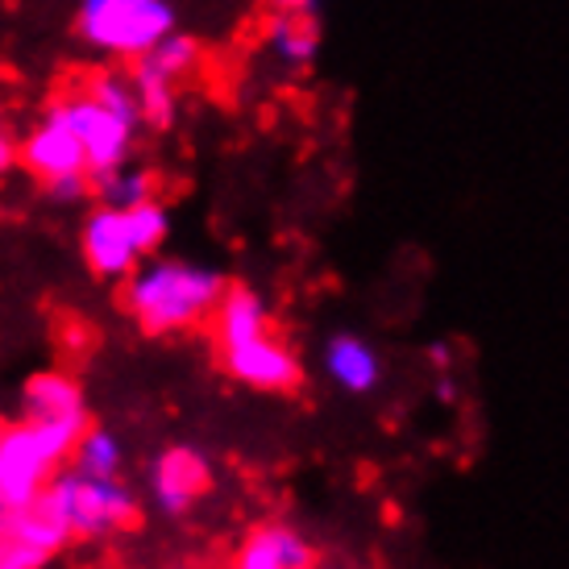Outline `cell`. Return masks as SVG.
Wrapping results in <instances>:
<instances>
[{"label": "cell", "mask_w": 569, "mask_h": 569, "mask_svg": "<svg viewBox=\"0 0 569 569\" xmlns=\"http://www.w3.org/2000/svg\"><path fill=\"white\" fill-rule=\"evenodd\" d=\"M126 308L138 317L146 332H183L212 317L217 300L224 296L221 270L188 258H159L138 262L126 274Z\"/></svg>", "instance_id": "cell-1"}, {"label": "cell", "mask_w": 569, "mask_h": 569, "mask_svg": "<svg viewBox=\"0 0 569 569\" xmlns=\"http://www.w3.org/2000/svg\"><path fill=\"white\" fill-rule=\"evenodd\" d=\"M88 425H38L17 420L0 428V516L30 507L47 490L54 466L71 458Z\"/></svg>", "instance_id": "cell-2"}, {"label": "cell", "mask_w": 569, "mask_h": 569, "mask_svg": "<svg viewBox=\"0 0 569 569\" xmlns=\"http://www.w3.org/2000/svg\"><path fill=\"white\" fill-rule=\"evenodd\" d=\"M76 26L88 47L117 59H142L146 50L159 47L174 30V4L171 0H80Z\"/></svg>", "instance_id": "cell-3"}, {"label": "cell", "mask_w": 569, "mask_h": 569, "mask_svg": "<svg viewBox=\"0 0 569 569\" xmlns=\"http://www.w3.org/2000/svg\"><path fill=\"white\" fill-rule=\"evenodd\" d=\"M42 495L59 511V520L67 523L71 537H104V532L133 523V516H138L133 490L121 487L117 478L83 475V470L50 478Z\"/></svg>", "instance_id": "cell-4"}, {"label": "cell", "mask_w": 569, "mask_h": 569, "mask_svg": "<svg viewBox=\"0 0 569 569\" xmlns=\"http://www.w3.org/2000/svg\"><path fill=\"white\" fill-rule=\"evenodd\" d=\"M67 523L59 511L38 495L30 507L0 516V569H42L67 545Z\"/></svg>", "instance_id": "cell-5"}, {"label": "cell", "mask_w": 569, "mask_h": 569, "mask_svg": "<svg viewBox=\"0 0 569 569\" xmlns=\"http://www.w3.org/2000/svg\"><path fill=\"white\" fill-rule=\"evenodd\" d=\"M59 104H63V112H67V126L76 129V138H80V146H83L88 174L109 171V167L129 159V150L138 142V129L129 126V121H121L117 112H109L88 92L67 96Z\"/></svg>", "instance_id": "cell-6"}, {"label": "cell", "mask_w": 569, "mask_h": 569, "mask_svg": "<svg viewBox=\"0 0 569 569\" xmlns=\"http://www.w3.org/2000/svg\"><path fill=\"white\" fill-rule=\"evenodd\" d=\"M224 370L238 382L253 387V391H291L300 382V358L296 349L279 341L274 332H258L250 341H238V346L221 349Z\"/></svg>", "instance_id": "cell-7"}, {"label": "cell", "mask_w": 569, "mask_h": 569, "mask_svg": "<svg viewBox=\"0 0 569 569\" xmlns=\"http://www.w3.org/2000/svg\"><path fill=\"white\" fill-rule=\"evenodd\" d=\"M83 258L96 274L104 279H126L129 270L142 262L146 253L133 238L126 208H96L92 217L83 221Z\"/></svg>", "instance_id": "cell-8"}, {"label": "cell", "mask_w": 569, "mask_h": 569, "mask_svg": "<svg viewBox=\"0 0 569 569\" xmlns=\"http://www.w3.org/2000/svg\"><path fill=\"white\" fill-rule=\"evenodd\" d=\"M21 162H26L42 183L63 179V174H76V171H88L83 146H80V138H76V129L67 126L63 104H50L47 117L33 126V133L26 138V146H21Z\"/></svg>", "instance_id": "cell-9"}, {"label": "cell", "mask_w": 569, "mask_h": 569, "mask_svg": "<svg viewBox=\"0 0 569 569\" xmlns=\"http://www.w3.org/2000/svg\"><path fill=\"white\" fill-rule=\"evenodd\" d=\"M212 482V470L208 461L196 453V449H167L159 461H154V475H150V490H154V503L167 511V516H183L200 495Z\"/></svg>", "instance_id": "cell-10"}, {"label": "cell", "mask_w": 569, "mask_h": 569, "mask_svg": "<svg viewBox=\"0 0 569 569\" xmlns=\"http://www.w3.org/2000/svg\"><path fill=\"white\" fill-rule=\"evenodd\" d=\"M312 561H317V553L296 528L262 523V528H253L250 537L241 540L233 569H312Z\"/></svg>", "instance_id": "cell-11"}, {"label": "cell", "mask_w": 569, "mask_h": 569, "mask_svg": "<svg viewBox=\"0 0 569 569\" xmlns=\"http://www.w3.org/2000/svg\"><path fill=\"white\" fill-rule=\"evenodd\" d=\"M325 370H329V379L349 391V396H370L382 379V358L379 349L362 341V337H332L329 349H325Z\"/></svg>", "instance_id": "cell-12"}, {"label": "cell", "mask_w": 569, "mask_h": 569, "mask_svg": "<svg viewBox=\"0 0 569 569\" xmlns=\"http://www.w3.org/2000/svg\"><path fill=\"white\" fill-rule=\"evenodd\" d=\"M267 50L274 54V63L287 71H303L317 59L320 50V30L312 13H296V9H274L267 21Z\"/></svg>", "instance_id": "cell-13"}, {"label": "cell", "mask_w": 569, "mask_h": 569, "mask_svg": "<svg viewBox=\"0 0 569 569\" xmlns=\"http://www.w3.org/2000/svg\"><path fill=\"white\" fill-rule=\"evenodd\" d=\"M26 420L38 425H88L80 382L67 375H33L26 387Z\"/></svg>", "instance_id": "cell-14"}, {"label": "cell", "mask_w": 569, "mask_h": 569, "mask_svg": "<svg viewBox=\"0 0 569 569\" xmlns=\"http://www.w3.org/2000/svg\"><path fill=\"white\" fill-rule=\"evenodd\" d=\"M212 325H217L221 349L238 346V341H250V337L270 329V308L250 287H224V296L212 308Z\"/></svg>", "instance_id": "cell-15"}, {"label": "cell", "mask_w": 569, "mask_h": 569, "mask_svg": "<svg viewBox=\"0 0 569 569\" xmlns=\"http://www.w3.org/2000/svg\"><path fill=\"white\" fill-rule=\"evenodd\" d=\"M92 188L104 208H133L142 204V200H154V174L146 171V167H129L126 159L109 167V171L92 174Z\"/></svg>", "instance_id": "cell-16"}, {"label": "cell", "mask_w": 569, "mask_h": 569, "mask_svg": "<svg viewBox=\"0 0 569 569\" xmlns=\"http://www.w3.org/2000/svg\"><path fill=\"white\" fill-rule=\"evenodd\" d=\"M200 59H204V47L191 38V33H179L171 30L167 38H162L159 47H150L138 59V63H146L150 71H159V76H167L171 83H183L200 67Z\"/></svg>", "instance_id": "cell-17"}, {"label": "cell", "mask_w": 569, "mask_h": 569, "mask_svg": "<svg viewBox=\"0 0 569 569\" xmlns=\"http://www.w3.org/2000/svg\"><path fill=\"white\" fill-rule=\"evenodd\" d=\"M88 96L100 100L109 112H117L121 121H129L133 129L146 126L142 100H138V88H133V76H129V71H100V76H92Z\"/></svg>", "instance_id": "cell-18"}, {"label": "cell", "mask_w": 569, "mask_h": 569, "mask_svg": "<svg viewBox=\"0 0 569 569\" xmlns=\"http://www.w3.org/2000/svg\"><path fill=\"white\" fill-rule=\"evenodd\" d=\"M129 76H133L138 100H142L146 126H171V121H174V92H179V83H171L167 76H159V71H150V67L138 63V59H133V67H129Z\"/></svg>", "instance_id": "cell-19"}, {"label": "cell", "mask_w": 569, "mask_h": 569, "mask_svg": "<svg viewBox=\"0 0 569 569\" xmlns=\"http://www.w3.org/2000/svg\"><path fill=\"white\" fill-rule=\"evenodd\" d=\"M71 458H76V470H83V475L117 478V470H121V441L104 428H83Z\"/></svg>", "instance_id": "cell-20"}, {"label": "cell", "mask_w": 569, "mask_h": 569, "mask_svg": "<svg viewBox=\"0 0 569 569\" xmlns=\"http://www.w3.org/2000/svg\"><path fill=\"white\" fill-rule=\"evenodd\" d=\"M47 191L54 200H63V204H76V200H83V196L92 191V174L76 171V174H63V179H50Z\"/></svg>", "instance_id": "cell-21"}, {"label": "cell", "mask_w": 569, "mask_h": 569, "mask_svg": "<svg viewBox=\"0 0 569 569\" xmlns=\"http://www.w3.org/2000/svg\"><path fill=\"white\" fill-rule=\"evenodd\" d=\"M13 154H17V146H13V138H9L4 121H0V174L13 167Z\"/></svg>", "instance_id": "cell-22"}, {"label": "cell", "mask_w": 569, "mask_h": 569, "mask_svg": "<svg viewBox=\"0 0 569 569\" xmlns=\"http://www.w3.org/2000/svg\"><path fill=\"white\" fill-rule=\"evenodd\" d=\"M270 9H296V13H312L317 0H270Z\"/></svg>", "instance_id": "cell-23"}, {"label": "cell", "mask_w": 569, "mask_h": 569, "mask_svg": "<svg viewBox=\"0 0 569 569\" xmlns=\"http://www.w3.org/2000/svg\"><path fill=\"white\" fill-rule=\"evenodd\" d=\"M428 353H432V362L441 366V370H445V366H449V346H445V341H437V346L428 349Z\"/></svg>", "instance_id": "cell-24"}]
</instances>
